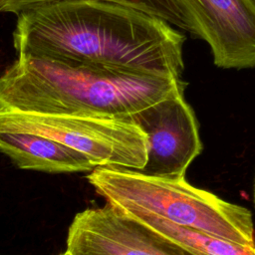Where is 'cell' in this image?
<instances>
[{"instance_id":"obj_9","label":"cell","mask_w":255,"mask_h":255,"mask_svg":"<svg viewBox=\"0 0 255 255\" xmlns=\"http://www.w3.org/2000/svg\"><path fill=\"white\" fill-rule=\"evenodd\" d=\"M127 214L178 245L189 255H255V245L240 244L193 228L180 226L147 212Z\"/></svg>"},{"instance_id":"obj_2","label":"cell","mask_w":255,"mask_h":255,"mask_svg":"<svg viewBox=\"0 0 255 255\" xmlns=\"http://www.w3.org/2000/svg\"><path fill=\"white\" fill-rule=\"evenodd\" d=\"M185 87L181 79L18 56L0 76V109L129 119Z\"/></svg>"},{"instance_id":"obj_11","label":"cell","mask_w":255,"mask_h":255,"mask_svg":"<svg viewBox=\"0 0 255 255\" xmlns=\"http://www.w3.org/2000/svg\"><path fill=\"white\" fill-rule=\"evenodd\" d=\"M60 255H73L69 250H66L64 253H62V254H60Z\"/></svg>"},{"instance_id":"obj_5","label":"cell","mask_w":255,"mask_h":255,"mask_svg":"<svg viewBox=\"0 0 255 255\" xmlns=\"http://www.w3.org/2000/svg\"><path fill=\"white\" fill-rule=\"evenodd\" d=\"M184 92L175 93L134 114L129 119L144 132L147 155L138 171L149 176L179 179L200 154L202 142Z\"/></svg>"},{"instance_id":"obj_3","label":"cell","mask_w":255,"mask_h":255,"mask_svg":"<svg viewBox=\"0 0 255 255\" xmlns=\"http://www.w3.org/2000/svg\"><path fill=\"white\" fill-rule=\"evenodd\" d=\"M88 181L107 202L124 212H147L245 245H255L251 212L215 194L190 185L184 178L145 175L138 170L98 166Z\"/></svg>"},{"instance_id":"obj_13","label":"cell","mask_w":255,"mask_h":255,"mask_svg":"<svg viewBox=\"0 0 255 255\" xmlns=\"http://www.w3.org/2000/svg\"><path fill=\"white\" fill-rule=\"evenodd\" d=\"M252 1H253V2H254V4H255V0H252Z\"/></svg>"},{"instance_id":"obj_1","label":"cell","mask_w":255,"mask_h":255,"mask_svg":"<svg viewBox=\"0 0 255 255\" xmlns=\"http://www.w3.org/2000/svg\"><path fill=\"white\" fill-rule=\"evenodd\" d=\"M18 56L181 79L185 37L161 18L105 0H60L17 15Z\"/></svg>"},{"instance_id":"obj_4","label":"cell","mask_w":255,"mask_h":255,"mask_svg":"<svg viewBox=\"0 0 255 255\" xmlns=\"http://www.w3.org/2000/svg\"><path fill=\"white\" fill-rule=\"evenodd\" d=\"M0 131L45 135L86 155L98 166L141 169L147 140L130 119L46 115L0 109Z\"/></svg>"},{"instance_id":"obj_12","label":"cell","mask_w":255,"mask_h":255,"mask_svg":"<svg viewBox=\"0 0 255 255\" xmlns=\"http://www.w3.org/2000/svg\"><path fill=\"white\" fill-rule=\"evenodd\" d=\"M254 205H255V183H254Z\"/></svg>"},{"instance_id":"obj_7","label":"cell","mask_w":255,"mask_h":255,"mask_svg":"<svg viewBox=\"0 0 255 255\" xmlns=\"http://www.w3.org/2000/svg\"><path fill=\"white\" fill-rule=\"evenodd\" d=\"M192 34L210 47L223 69L255 68V4L252 0H177Z\"/></svg>"},{"instance_id":"obj_8","label":"cell","mask_w":255,"mask_h":255,"mask_svg":"<svg viewBox=\"0 0 255 255\" xmlns=\"http://www.w3.org/2000/svg\"><path fill=\"white\" fill-rule=\"evenodd\" d=\"M0 151L22 169L50 173L92 171L96 166L83 153L45 135L0 131Z\"/></svg>"},{"instance_id":"obj_10","label":"cell","mask_w":255,"mask_h":255,"mask_svg":"<svg viewBox=\"0 0 255 255\" xmlns=\"http://www.w3.org/2000/svg\"><path fill=\"white\" fill-rule=\"evenodd\" d=\"M60 0H0L1 13L20 14L23 11ZM120 3L158 17L192 34L190 21L177 0H105Z\"/></svg>"},{"instance_id":"obj_6","label":"cell","mask_w":255,"mask_h":255,"mask_svg":"<svg viewBox=\"0 0 255 255\" xmlns=\"http://www.w3.org/2000/svg\"><path fill=\"white\" fill-rule=\"evenodd\" d=\"M67 250L73 255H189L109 202L76 214L68 230Z\"/></svg>"}]
</instances>
